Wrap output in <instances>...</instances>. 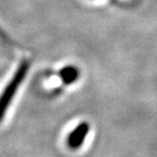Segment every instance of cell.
Instances as JSON below:
<instances>
[{"mask_svg": "<svg viewBox=\"0 0 157 157\" xmlns=\"http://www.w3.org/2000/svg\"><path fill=\"white\" fill-rule=\"evenodd\" d=\"M90 131V124L87 122H82L74 128L72 132L67 137V145L69 148L75 151L82 146L86 135Z\"/></svg>", "mask_w": 157, "mask_h": 157, "instance_id": "obj_2", "label": "cell"}, {"mask_svg": "<svg viewBox=\"0 0 157 157\" xmlns=\"http://www.w3.org/2000/svg\"><path fill=\"white\" fill-rule=\"evenodd\" d=\"M59 75L64 84H71L78 80V75H80V71L75 67L68 66L61 69V71L59 72Z\"/></svg>", "mask_w": 157, "mask_h": 157, "instance_id": "obj_3", "label": "cell"}, {"mask_svg": "<svg viewBox=\"0 0 157 157\" xmlns=\"http://www.w3.org/2000/svg\"><path fill=\"white\" fill-rule=\"evenodd\" d=\"M0 39H1V40H3L5 43H7V44H11V40H10V38L5 34V32H2V29H0Z\"/></svg>", "mask_w": 157, "mask_h": 157, "instance_id": "obj_4", "label": "cell"}, {"mask_svg": "<svg viewBox=\"0 0 157 157\" xmlns=\"http://www.w3.org/2000/svg\"><path fill=\"white\" fill-rule=\"evenodd\" d=\"M29 68H31V62L29 60H23L17 68L10 82L6 85L2 93L0 94V122L5 118L8 108L10 107V104L12 103L17 90L29 73Z\"/></svg>", "mask_w": 157, "mask_h": 157, "instance_id": "obj_1", "label": "cell"}]
</instances>
